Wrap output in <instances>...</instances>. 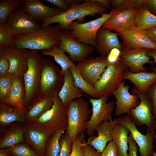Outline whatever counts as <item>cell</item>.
Returning a JSON list of instances; mask_svg holds the SVG:
<instances>
[{"label":"cell","mask_w":156,"mask_h":156,"mask_svg":"<svg viewBox=\"0 0 156 156\" xmlns=\"http://www.w3.org/2000/svg\"><path fill=\"white\" fill-rule=\"evenodd\" d=\"M10 154L11 153L8 148L6 149H1L0 150V156H9Z\"/></svg>","instance_id":"53"},{"label":"cell","mask_w":156,"mask_h":156,"mask_svg":"<svg viewBox=\"0 0 156 156\" xmlns=\"http://www.w3.org/2000/svg\"><path fill=\"white\" fill-rule=\"evenodd\" d=\"M58 95L66 107L73 101L83 95V91L75 85L74 77L69 69L64 75V83Z\"/></svg>","instance_id":"27"},{"label":"cell","mask_w":156,"mask_h":156,"mask_svg":"<svg viewBox=\"0 0 156 156\" xmlns=\"http://www.w3.org/2000/svg\"><path fill=\"white\" fill-rule=\"evenodd\" d=\"M130 133L128 129L122 125L117 123L113 131V140L116 144L118 150L119 156H129L128 134Z\"/></svg>","instance_id":"29"},{"label":"cell","mask_w":156,"mask_h":156,"mask_svg":"<svg viewBox=\"0 0 156 156\" xmlns=\"http://www.w3.org/2000/svg\"><path fill=\"white\" fill-rule=\"evenodd\" d=\"M153 156H156V152H154Z\"/></svg>","instance_id":"55"},{"label":"cell","mask_w":156,"mask_h":156,"mask_svg":"<svg viewBox=\"0 0 156 156\" xmlns=\"http://www.w3.org/2000/svg\"><path fill=\"white\" fill-rule=\"evenodd\" d=\"M42 55L38 51L29 50L28 69L23 76L25 90V110L32 100L39 95L44 59Z\"/></svg>","instance_id":"3"},{"label":"cell","mask_w":156,"mask_h":156,"mask_svg":"<svg viewBox=\"0 0 156 156\" xmlns=\"http://www.w3.org/2000/svg\"><path fill=\"white\" fill-rule=\"evenodd\" d=\"M129 86L122 81L112 93L116 100L114 103L116 105L115 114L116 116H119L126 113L127 114L140 102L139 95L135 92L130 94L129 91Z\"/></svg>","instance_id":"18"},{"label":"cell","mask_w":156,"mask_h":156,"mask_svg":"<svg viewBox=\"0 0 156 156\" xmlns=\"http://www.w3.org/2000/svg\"><path fill=\"white\" fill-rule=\"evenodd\" d=\"M85 141L82 147L84 156H101V153L98 152L92 146L86 144Z\"/></svg>","instance_id":"46"},{"label":"cell","mask_w":156,"mask_h":156,"mask_svg":"<svg viewBox=\"0 0 156 156\" xmlns=\"http://www.w3.org/2000/svg\"><path fill=\"white\" fill-rule=\"evenodd\" d=\"M13 37L8 32L5 23L0 24V48H6L12 45Z\"/></svg>","instance_id":"40"},{"label":"cell","mask_w":156,"mask_h":156,"mask_svg":"<svg viewBox=\"0 0 156 156\" xmlns=\"http://www.w3.org/2000/svg\"><path fill=\"white\" fill-rule=\"evenodd\" d=\"M25 112L5 103H0L1 125H7L15 122H25Z\"/></svg>","instance_id":"28"},{"label":"cell","mask_w":156,"mask_h":156,"mask_svg":"<svg viewBox=\"0 0 156 156\" xmlns=\"http://www.w3.org/2000/svg\"><path fill=\"white\" fill-rule=\"evenodd\" d=\"M5 48H0V76L8 73L10 63L6 54Z\"/></svg>","instance_id":"41"},{"label":"cell","mask_w":156,"mask_h":156,"mask_svg":"<svg viewBox=\"0 0 156 156\" xmlns=\"http://www.w3.org/2000/svg\"><path fill=\"white\" fill-rule=\"evenodd\" d=\"M111 10L119 12L136 8L142 5V0H110Z\"/></svg>","instance_id":"37"},{"label":"cell","mask_w":156,"mask_h":156,"mask_svg":"<svg viewBox=\"0 0 156 156\" xmlns=\"http://www.w3.org/2000/svg\"><path fill=\"white\" fill-rule=\"evenodd\" d=\"M117 118V123L123 125L130 132L133 139L139 146L140 156H153L154 153L153 145L155 138V131L147 129L145 135L140 133L136 126L127 115Z\"/></svg>","instance_id":"15"},{"label":"cell","mask_w":156,"mask_h":156,"mask_svg":"<svg viewBox=\"0 0 156 156\" xmlns=\"http://www.w3.org/2000/svg\"><path fill=\"white\" fill-rule=\"evenodd\" d=\"M53 103V98L40 94L31 102L25 114L26 120L33 122L52 107Z\"/></svg>","instance_id":"25"},{"label":"cell","mask_w":156,"mask_h":156,"mask_svg":"<svg viewBox=\"0 0 156 156\" xmlns=\"http://www.w3.org/2000/svg\"><path fill=\"white\" fill-rule=\"evenodd\" d=\"M17 75L7 73L0 76V102L5 103V100Z\"/></svg>","instance_id":"36"},{"label":"cell","mask_w":156,"mask_h":156,"mask_svg":"<svg viewBox=\"0 0 156 156\" xmlns=\"http://www.w3.org/2000/svg\"><path fill=\"white\" fill-rule=\"evenodd\" d=\"M108 97L102 96L97 99L90 98L92 106V114L86 124V132L90 136L94 134L96 127L104 120H109L114 108V103L107 102Z\"/></svg>","instance_id":"12"},{"label":"cell","mask_w":156,"mask_h":156,"mask_svg":"<svg viewBox=\"0 0 156 156\" xmlns=\"http://www.w3.org/2000/svg\"><path fill=\"white\" fill-rule=\"evenodd\" d=\"M115 12L111 10L109 13L104 14L99 18L85 23L73 21L68 26L67 29L80 42L94 47L98 31Z\"/></svg>","instance_id":"7"},{"label":"cell","mask_w":156,"mask_h":156,"mask_svg":"<svg viewBox=\"0 0 156 156\" xmlns=\"http://www.w3.org/2000/svg\"><path fill=\"white\" fill-rule=\"evenodd\" d=\"M137 10L135 8L116 11L109 17L102 27L112 31L115 29L127 30L135 27V16Z\"/></svg>","instance_id":"22"},{"label":"cell","mask_w":156,"mask_h":156,"mask_svg":"<svg viewBox=\"0 0 156 156\" xmlns=\"http://www.w3.org/2000/svg\"><path fill=\"white\" fill-rule=\"evenodd\" d=\"M114 31L122 40V49L126 50L156 49V43L150 39L145 31L137 27L127 30L115 29Z\"/></svg>","instance_id":"14"},{"label":"cell","mask_w":156,"mask_h":156,"mask_svg":"<svg viewBox=\"0 0 156 156\" xmlns=\"http://www.w3.org/2000/svg\"><path fill=\"white\" fill-rule=\"evenodd\" d=\"M21 7L26 12L40 21L65 12L57 8L45 5L39 0H24V3Z\"/></svg>","instance_id":"24"},{"label":"cell","mask_w":156,"mask_h":156,"mask_svg":"<svg viewBox=\"0 0 156 156\" xmlns=\"http://www.w3.org/2000/svg\"><path fill=\"white\" fill-rule=\"evenodd\" d=\"M107 9L96 0H75L69 9L64 13L40 20L42 26L50 25L54 23L60 24L62 29H66L75 20H82L87 16L101 15L107 13Z\"/></svg>","instance_id":"2"},{"label":"cell","mask_w":156,"mask_h":156,"mask_svg":"<svg viewBox=\"0 0 156 156\" xmlns=\"http://www.w3.org/2000/svg\"><path fill=\"white\" fill-rule=\"evenodd\" d=\"M69 69L73 76L75 86L87 94L92 97H95L94 87L88 83L81 76L76 67V65L71 67Z\"/></svg>","instance_id":"35"},{"label":"cell","mask_w":156,"mask_h":156,"mask_svg":"<svg viewBox=\"0 0 156 156\" xmlns=\"http://www.w3.org/2000/svg\"><path fill=\"white\" fill-rule=\"evenodd\" d=\"M148 49L126 50H121L119 61L125 64L129 70L133 73L146 71L148 69L144 66L146 63L151 66L154 65V60H151L152 58L148 57L146 53Z\"/></svg>","instance_id":"17"},{"label":"cell","mask_w":156,"mask_h":156,"mask_svg":"<svg viewBox=\"0 0 156 156\" xmlns=\"http://www.w3.org/2000/svg\"><path fill=\"white\" fill-rule=\"evenodd\" d=\"M129 156H137V152L138 149L136 143L130 133L128 137Z\"/></svg>","instance_id":"48"},{"label":"cell","mask_w":156,"mask_h":156,"mask_svg":"<svg viewBox=\"0 0 156 156\" xmlns=\"http://www.w3.org/2000/svg\"><path fill=\"white\" fill-rule=\"evenodd\" d=\"M142 5L151 13L156 16V0H142Z\"/></svg>","instance_id":"47"},{"label":"cell","mask_w":156,"mask_h":156,"mask_svg":"<svg viewBox=\"0 0 156 156\" xmlns=\"http://www.w3.org/2000/svg\"><path fill=\"white\" fill-rule=\"evenodd\" d=\"M145 31L150 39L153 42L156 43V26Z\"/></svg>","instance_id":"50"},{"label":"cell","mask_w":156,"mask_h":156,"mask_svg":"<svg viewBox=\"0 0 156 156\" xmlns=\"http://www.w3.org/2000/svg\"><path fill=\"white\" fill-rule=\"evenodd\" d=\"M135 16L136 27L146 30L156 26V16L151 13L143 6L137 9Z\"/></svg>","instance_id":"32"},{"label":"cell","mask_w":156,"mask_h":156,"mask_svg":"<svg viewBox=\"0 0 156 156\" xmlns=\"http://www.w3.org/2000/svg\"><path fill=\"white\" fill-rule=\"evenodd\" d=\"M146 54L148 57H152L154 62L156 63V49H148ZM151 69L153 72L156 73V67L154 65L151 66Z\"/></svg>","instance_id":"51"},{"label":"cell","mask_w":156,"mask_h":156,"mask_svg":"<svg viewBox=\"0 0 156 156\" xmlns=\"http://www.w3.org/2000/svg\"><path fill=\"white\" fill-rule=\"evenodd\" d=\"M62 29L58 23L55 26H42L32 32L14 36L12 45L21 49L49 51L60 45V33Z\"/></svg>","instance_id":"1"},{"label":"cell","mask_w":156,"mask_h":156,"mask_svg":"<svg viewBox=\"0 0 156 156\" xmlns=\"http://www.w3.org/2000/svg\"><path fill=\"white\" fill-rule=\"evenodd\" d=\"M60 39L59 47L69 54L70 60L73 63L81 62L90 55L94 50L93 46L80 42L67 29H61Z\"/></svg>","instance_id":"9"},{"label":"cell","mask_w":156,"mask_h":156,"mask_svg":"<svg viewBox=\"0 0 156 156\" xmlns=\"http://www.w3.org/2000/svg\"><path fill=\"white\" fill-rule=\"evenodd\" d=\"M97 1L101 3L107 9L111 10L110 0H96Z\"/></svg>","instance_id":"52"},{"label":"cell","mask_w":156,"mask_h":156,"mask_svg":"<svg viewBox=\"0 0 156 156\" xmlns=\"http://www.w3.org/2000/svg\"><path fill=\"white\" fill-rule=\"evenodd\" d=\"M53 99L52 107L32 122L44 125L54 133L62 128H67L68 120L66 107L58 94Z\"/></svg>","instance_id":"10"},{"label":"cell","mask_w":156,"mask_h":156,"mask_svg":"<svg viewBox=\"0 0 156 156\" xmlns=\"http://www.w3.org/2000/svg\"><path fill=\"white\" fill-rule=\"evenodd\" d=\"M102 27L97 32L94 47L101 56L106 57L113 48H117L121 50L123 47V44L118 40L117 33Z\"/></svg>","instance_id":"20"},{"label":"cell","mask_w":156,"mask_h":156,"mask_svg":"<svg viewBox=\"0 0 156 156\" xmlns=\"http://www.w3.org/2000/svg\"><path fill=\"white\" fill-rule=\"evenodd\" d=\"M5 50L10 64L8 73L23 76L28 69L29 50L18 48L13 45Z\"/></svg>","instance_id":"21"},{"label":"cell","mask_w":156,"mask_h":156,"mask_svg":"<svg viewBox=\"0 0 156 156\" xmlns=\"http://www.w3.org/2000/svg\"><path fill=\"white\" fill-rule=\"evenodd\" d=\"M108 64L107 57L100 56L87 58L76 65L81 76L94 86L100 79Z\"/></svg>","instance_id":"16"},{"label":"cell","mask_w":156,"mask_h":156,"mask_svg":"<svg viewBox=\"0 0 156 156\" xmlns=\"http://www.w3.org/2000/svg\"><path fill=\"white\" fill-rule=\"evenodd\" d=\"M23 127L24 138L27 143L40 156H45L47 141L55 132L44 125L32 122Z\"/></svg>","instance_id":"13"},{"label":"cell","mask_w":156,"mask_h":156,"mask_svg":"<svg viewBox=\"0 0 156 156\" xmlns=\"http://www.w3.org/2000/svg\"><path fill=\"white\" fill-rule=\"evenodd\" d=\"M24 3V0L0 1V24L5 23L8 16Z\"/></svg>","instance_id":"34"},{"label":"cell","mask_w":156,"mask_h":156,"mask_svg":"<svg viewBox=\"0 0 156 156\" xmlns=\"http://www.w3.org/2000/svg\"><path fill=\"white\" fill-rule=\"evenodd\" d=\"M5 23L8 32L13 37L32 32L42 26L40 20L26 12L21 7L10 15Z\"/></svg>","instance_id":"8"},{"label":"cell","mask_w":156,"mask_h":156,"mask_svg":"<svg viewBox=\"0 0 156 156\" xmlns=\"http://www.w3.org/2000/svg\"><path fill=\"white\" fill-rule=\"evenodd\" d=\"M123 79L130 81L134 85V88L131 90L132 92L145 93L156 82V73L146 71L133 73L127 68L124 72Z\"/></svg>","instance_id":"23"},{"label":"cell","mask_w":156,"mask_h":156,"mask_svg":"<svg viewBox=\"0 0 156 156\" xmlns=\"http://www.w3.org/2000/svg\"><path fill=\"white\" fill-rule=\"evenodd\" d=\"M127 66L119 60L108 64L102 77L94 86L95 97H109L122 82L124 73Z\"/></svg>","instance_id":"5"},{"label":"cell","mask_w":156,"mask_h":156,"mask_svg":"<svg viewBox=\"0 0 156 156\" xmlns=\"http://www.w3.org/2000/svg\"><path fill=\"white\" fill-rule=\"evenodd\" d=\"M135 93L139 95L140 102L127 113V115L136 126L145 125L147 129L155 131L156 129V119L153 114L152 102L146 93Z\"/></svg>","instance_id":"11"},{"label":"cell","mask_w":156,"mask_h":156,"mask_svg":"<svg viewBox=\"0 0 156 156\" xmlns=\"http://www.w3.org/2000/svg\"><path fill=\"white\" fill-rule=\"evenodd\" d=\"M146 94L151 100L153 105V114L156 119V82L148 89Z\"/></svg>","instance_id":"44"},{"label":"cell","mask_w":156,"mask_h":156,"mask_svg":"<svg viewBox=\"0 0 156 156\" xmlns=\"http://www.w3.org/2000/svg\"><path fill=\"white\" fill-rule=\"evenodd\" d=\"M79 156H84L83 151L82 150H82L81 151Z\"/></svg>","instance_id":"54"},{"label":"cell","mask_w":156,"mask_h":156,"mask_svg":"<svg viewBox=\"0 0 156 156\" xmlns=\"http://www.w3.org/2000/svg\"><path fill=\"white\" fill-rule=\"evenodd\" d=\"M53 5L64 11L68 10L70 5L67 2L66 0H46Z\"/></svg>","instance_id":"49"},{"label":"cell","mask_w":156,"mask_h":156,"mask_svg":"<svg viewBox=\"0 0 156 156\" xmlns=\"http://www.w3.org/2000/svg\"><path fill=\"white\" fill-rule=\"evenodd\" d=\"M66 107L68 125L66 132L73 141L77 136L84 135L92 111L89 108L88 103L81 98L74 99Z\"/></svg>","instance_id":"4"},{"label":"cell","mask_w":156,"mask_h":156,"mask_svg":"<svg viewBox=\"0 0 156 156\" xmlns=\"http://www.w3.org/2000/svg\"><path fill=\"white\" fill-rule=\"evenodd\" d=\"M73 141L69 135L66 132L60 140V151L58 156H70L72 148Z\"/></svg>","instance_id":"39"},{"label":"cell","mask_w":156,"mask_h":156,"mask_svg":"<svg viewBox=\"0 0 156 156\" xmlns=\"http://www.w3.org/2000/svg\"><path fill=\"white\" fill-rule=\"evenodd\" d=\"M41 54L42 55L53 57L56 62L60 66L64 75L70 68L76 65L59 46L54 47L49 51H42Z\"/></svg>","instance_id":"31"},{"label":"cell","mask_w":156,"mask_h":156,"mask_svg":"<svg viewBox=\"0 0 156 156\" xmlns=\"http://www.w3.org/2000/svg\"><path fill=\"white\" fill-rule=\"evenodd\" d=\"M155 140H156V133L155 134Z\"/></svg>","instance_id":"56"},{"label":"cell","mask_w":156,"mask_h":156,"mask_svg":"<svg viewBox=\"0 0 156 156\" xmlns=\"http://www.w3.org/2000/svg\"><path fill=\"white\" fill-rule=\"evenodd\" d=\"M8 149L15 156H41L22 142Z\"/></svg>","instance_id":"38"},{"label":"cell","mask_w":156,"mask_h":156,"mask_svg":"<svg viewBox=\"0 0 156 156\" xmlns=\"http://www.w3.org/2000/svg\"><path fill=\"white\" fill-rule=\"evenodd\" d=\"M84 135L77 136L72 142V150L70 156H79L82 147L85 142Z\"/></svg>","instance_id":"42"},{"label":"cell","mask_w":156,"mask_h":156,"mask_svg":"<svg viewBox=\"0 0 156 156\" xmlns=\"http://www.w3.org/2000/svg\"><path fill=\"white\" fill-rule=\"evenodd\" d=\"M101 156H119L118 148L113 140L109 142L101 153Z\"/></svg>","instance_id":"43"},{"label":"cell","mask_w":156,"mask_h":156,"mask_svg":"<svg viewBox=\"0 0 156 156\" xmlns=\"http://www.w3.org/2000/svg\"><path fill=\"white\" fill-rule=\"evenodd\" d=\"M67 128L61 129L53 133L48 139L46 145L45 156H58L60 146V140Z\"/></svg>","instance_id":"33"},{"label":"cell","mask_w":156,"mask_h":156,"mask_svg":"<svg viewBox=\"0 0 156 156\" xmlns=\"http://www.w3.org/2000/svg\"><path fill=\"white\" fill-rule=\"evenodd\" d=\"M64 83V75L61 69L49 59L42 61L39 95L53 98L58 94Z\"/></svg>","instance_id":"6"},{"label":"cell","mask_w":156,"mask_h":156,"mask_svg":"<svg viewBox=\"0 0 156 156\" xmlns=\"http://www.w3.org/2000/svg\"><path fill=\"white\" fill-rule=\"evenodd\" d=\"M24 127L16 126L8 130L0 139V148H8L23 142Z\"/></svg>","instance_id":"30"},{"label":"cell","mask_w":156,"mask_h":156,"mask_svg":"<svg viewBox=\"0 0 156 156\" xmlns=\"http://www.w3.org/2000/svg\"><path fill=\"white\" fill-rule=\"evenodd\" d=\"M121 49L114 48L110 51L106 57L108 64H114L119 60Z\"/></svg>","instance_id":"45"},{"label":"cell","mask_w":156,"mask_h":156,"mask_svg":"<svg viewBox=\"0 0 156 156\" xmlns=\"http://www.w3.org/2000/svg\"><path fill=\"white\" fill-rule=\"evenodd\" d=\"M117 123V118L104 121L96 128L97 136L94 134L90 136L86 143L93 147L98 152L102 153L108 142L113 140V131Z\"/></svg>","instance_id":"19"},{"label":"cell","mask_w":156,"mask_h":156,"mask_svg":"<svg viewBox=\"0 0 156 156\" xmlns=\"http://www.w3.org/2000/svg\"><path fill=\"white\" fill-rule=\"evenodd\" d=\"M25 95L23 76L17 75L14 80L4 103L25 112L24 105Z\"/></svg>","instance_id":"26"}]
</instances>
